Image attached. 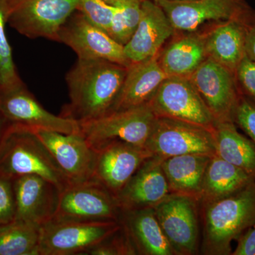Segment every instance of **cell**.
Segmentation results:
<instances>
[{"label":"cell","mask_w":255,"mask_h":255,"mask_svg":"<svg viewBox=\"0 0 255 255\" xmlns=\"http://www.w3.org/2000/svg\"><path fill=\"white\" fill-rule=\"evenodd\" d=\"M216 155L255 177V145L240 133L234 122H216L214 127Z\"/></svg>","instance_id":"obj_26"},{"label":"cell","mask_w":255,"mask_h":255,"mask_svg":"<svg viewBox=\"0 0 255 255\" xmlns=\"http://www.w3.org/2000/svg\"><path fill=\"white\" fill-rule=\"evenodd\" d=\"M152 1H155V2H156V1H159V0H152Z\"/></svg>","instance_id":"obj_38"},{"label":"cell","mask_w":255,"mask_h":255,"mask_svg":"<svg viewBox=\"0 0 255 255\" xmlns=\"http://www.w3.org/2000/svg\"><path fill=\"white\" fill-rule=\"evenodd\" d=\"M96 150L93 179L114 196L122 191L143 162L153 156L146 147L120 140L107 142Z\"/></svg>","instance_id":"obj_16"},{"label":"cell","mask_w":255,"mask_h":255,"mask_svg":"<svg viewBox=\"0 0 255 255\" xmlns=\"http://www.w3.org/2000/svg\"><path fill=\"white\" fill-rule=\"evenodd\" d=\"M39 229L17 220L0 226V255H40Z\"/></svg>","instance_id":"obj_27"},{"label":"cell","mask_w":255,"mask_h":255,"mask_svg":"<svg viewBox=\"0 0 255 255\" xmlns=\"http://www.w3.org/2000/svg\"><path fill=\"white\" fill-rule=\"evenodd\" d=\"M0 110L9 124L65 134L80 132L77 121L47 111L23 82L0 89Z\"/></svg>","instance_id":"obj_11"},{"label":"cell","mask_w":255,"mask_h":255,"mask_svg":"<svg viewBox=\"0 0 255 255\" xmlns=\"http://www.w3.org/2000/svg\"><path fill=\"white\" fill-rule=\"evenodd\" d=\"M248 14L242 18L222 21L204 34L208 58L234 73L246 55L245 21Z\"/></svg>","instance_id":"obj_21"},{"label":"cell","mask_w":255,"mask_h":255,"mask_svg":"<svg viewBox=\"0 0 255 255\" xmlns=\"http://www.w3.org/2000/svg\"><path fill=\"white\" fill-rule=\"evenodd\" d=\"M233 122L249 135L255 145V103L240 97L233 116Z\"/></svg>","instance_id":"obj_33"},{"label":"cell","mask_w":255,"mask_h":255,"mask_svg":"<svg viewBox=\"0 0 255 255\" xmlns=\"http://www.w3.org/2000/svg\"><path fill=\"white\" fill-rule=\"evenodd\" d=\"M246 54L255 61V13L252 11L246 16Z\"/></svg>","instance_id":"obj_36"},{"label":"cell","mask_w":255,"mask_h":255,"mask_svg":"<svg viewBox=\"0 0 255 255\" xmlns=\"http://www.w3.org/2000/svg\"><path fill=\"white\" fill-rule=\"evenodd\" d=\"M157 117L214 128L216 119L189 78L167 77L149 102Z\"/></svg>","instance_id":"obj_9"},{"label":"cell","mask_w":255,"mask_h":255,"mask_svg":"<svg viewBox=\"0 0 255 255\" xmlns=\"http://www.w3.org/2000/svg\"><path fill=\"white\" fill-rule=\"evenodd\" d=\"M207 58L205 36L195 32L174 40L158 55L159 65L167 76L186 78Z\"/></svg>","instance_id":"obj_23"},{"label":"cell","mask_w":255,"mask_h":255,"mask_svg":"<svg viewBox=\"0 0 255 255\" xmlns=\"http://www.w3.org/2000/svg\"><path fill=\"white\" fill-rule=\"evenodd\" d=\"M137 254L131 240L122 225V228L113 235L102 241L86 255H129Z\"/></svg>","instance_id":"obj_31"},{"label":"cell","mask_w":255,"mask_h":255,"mask_svg":"<svg viewBox=\"0 0 255 255\" xmlns=\"http://www.w3.org/2000/svg\"><path fill=\"white\" fill-rule=\"evenodd\" d=\"M121 223L131 240L137 254L174 255L153 208L123 211Z\"/></svg>","instance_id":"obj_22"},{"label":"cell","mask_w":255,"mask_h":255,"mask_svg":"<svg viewBox=\"0 0 255 255\" xmlns=\"http://www.w3.org/2000/svg\"><path fill=\"white\" fill-rule=\"evenodd\" d=\"M204 103L216 122H233L240 95L236 73L207 58L190 76Z\"/></svg>","instance_id":"obj_14"},{"label":"cell","mask_w":255,"mask_h":255,"mask_svg":"<svg viewBox=\"0 0 255 255\" xmlns=\"http://www.w3.org/2000/svg\"><path fill=\"white\" fill-rule=\"evenodd\" d=\"M9 126V124L4 118L2 112L0 110V147H1V143H2L3 140H4L5 134H6Z\"/></svg>","instance_id":"obj_37"},{"label":"cell","mask_w":255,"mask_h":255,"mask_svg":"<svg viewBox=\"0 0 255 255\" xmlns=\"http://www.w3.org/2000/svg\"><path fill=\"white\" fill-rule=\"evenodd\" d=\"M158 55L132 63L127 68L123 85L112 112L139 107L150 102L161 84L168 77L159 65Z\"/></svg>","instance_id":"obj_20"},{"label":"cell","mask_w":255,"mask_h":255,"mask_svg":"<svg viewBox=\"0 0 255 255\" xmlns=\"http://www.w3.org/2000/svg\"><path fill=\"white\" fill-rule=\"evenodd\" d=\"M235 73L238 83L255 101V61L245 55Z\"/></svg>","instance_id":"obj_34"},{"label":"cell","mask_w":255,"mask_h":255,"mask_svg":"<svg viewBox=\"0 0 255 255\" xmlns=\"http://www.w3.org/2000/svg\"><path fill=\"white\" fill-rule=\"evenodd\" d=\"M174 29L164 10L155 1L142 0L140 21L124 53L130 63H136L159 54Z\"/></svg>","instance_id":"obj_18"},{"label":"cell","mask_w":255,"mask_h":255,"mask_svg":"<svg viewBox=\"0 0 255 255\" xmlns=\"http://www.w3.org/2000/svg\"><path fill=\"white\" fill-rule=\"evenodd\" d=\"M115 9L110 36L125 46L136 29L142 0H105Z\"/></svg>","instance_id":"obj_28"},{"label":"cell","mask_w":255,"mask_h":255,"mask_svg":"<svg viewBox=\"0 0 255 255\" xmlns=\"http://www.w3.org/2000/svg\"><path fill=\"white\" fill-rule=\"evenodd\" d=\"M122 210L107 188L92 179L71 184L60 192L54 217L56 221H121Z\"/></svg>","instance_id":"obj_8"},{"label":"cell","mask_w":255,"mask_h":255,"mask_svg":"<svg viewBox=\"0 0 255 255\" xmlns=\"http://www.w3.org/2000/svg\"><path fill=\"white\" fill-rule=\"evenodd\" d=\"M122 226L121 221H50L39 229V254L86 255Z\"/></svg>","instance_id":"obj_6"},{"label":"cell","mask_w":255,"mask_h":255,"mask_svg":"<svg viewBox=\"0 0 255 255\" xmlns=\"http://www.w3.org/2000/svg\"><path fill=\"white\" fill-rule=\"evenodd\" d=\"M203 252L231 254V243L255 224V179L236 194L205 204Z\"/></svg>","instance_id":"obj_3"},{"label":"cell","mask_w":255,"mask_h":255,"mask_svg":"<svg viewBox=\"0 0 255 255\" xmlns=\"http://www.w3.org/2000/svg\"><path fill=\"white\" fill-rule=\"evenodd\" d=\"M0 174L39 176L60 192L71 185L46 145L30 128L9 124L0 147Z\"/></svg>","instance_id":"obj_2"},{"label":"cell","mask_w":255,"mask_h":255,"mask_svg":"<svg viewBox=\"0 0 255 255\" xmlns=\"http://www.w3.org/2000/svg\"><path fill=\"white\" fill-rule=\"evenodd\" d=\"M77 11L89 22L110 35L115 13L112 5L105 0H80Z\"/></svg>","instance_id":"obj_30"},{"label":"cell","mask_w":255,"mask_h":255,"mask_svg":"<svg viewBox=\"0 0 255 255\" xmlns=\"http://www.w3.org/2000/svg\"><path fill=\"white\" fill-rule=\"evenodd\" d=\"M211 157L204 155L173 156L162 159V165L170 193L201 197L206 168Z\"/></svg>","instance_id":"obj_24"},{"label":"cell","mask_w":255,"mask_h":255,"mask_svg":"<svg viewBox=\"0 0 255 255\" xmlns=\"http://www.w3.org/2000/svg\"><path fill=\"white\" fill-rule=\"evenodd\" d=\"M197 201L193 196L170 193L153 207L174 255H191L197 253Z\"/></svg>","instance_id":"obj_10"},{"label":"cell","mask_w":255,"mask_h":255,"mask_svg":"<svg viewBox=\"0 0 255 255\" xmlns=\"http://www.w3.org/2000/svg\"><path fill=\"white\" fill-rule=\"evenodd\" d=\"M8 0H0V89L23 82L13 59L12 50L6 33Z\"/></svg>","instance_id":"obj_29"},{"label":"cell","mask_w":255,"mask_h":255,"mask_svg":"<svg viewBox=\"0 0 255 255\" xmlns=\"http://www.w3.org/2000/svg\"><path fill=\"white\" fill-rule=\"evenodd\" d=\"M156 119L147 104L78 123L80 133L95 149L113 140L145 147Z\"/></svg>","instance_id":"obj_4"},{"label":"cell","mask_w":255,"mask_h":255,"mask_svg":"<svg viewBox=\"0 0 255 255\" xmlns=\"http://www.w3.org/2000/svg\"><path fill=\"white\" fill-rule=\"evenodd\" d=\"M57 41L72 48L79 59H102L128 68L131 63L124 46L105 31L89 22L81 13L72 14L64 23Z\"/></svg>","instance_id":"obj_15"},{"label":"cell","mask_w":255,"mask_h":255,"mask_svg":"<svg viewBox=\"0 0 255 255\" xmlns=\"http://www.w3.org/2000/svg\"><path fill=\"white\" fill-rule=\"evenodd\" d=\"M33 130L53 155L70 184L93 179L97 150L80 132L65 134L44 129Z\"/></svg>","instance_id":"obj_13"},{"label":"cell","mask_w":255,"mask_h":255,"mask_svg":"<svg viewBox=\"0 0 255 255\" xmlns=\"http://www.w3.org/2000/svg\"><path fill=\"white\" fill-rule=\"evenodd\" d=\"M162 159L157 156L147 159L116 196L122 212L153 208L170 194Z\"/></svg>","instance_id":"obj_19"},{"label":"cell","mask_w":255,"mask_h":255,"mask_svg":"<svg viewBox=\"0 0 255 255\" xmlns=\"http://www.w3.org/2000/svg\"><path fill=\"white\" fill-rule=\"evenodd\" d=\"M174 31L195 32L204 23L242 18L251 11L243 0H159Z\"/></svg>","instance_id":"obj_12"},{"label":"cell","mask_w":255,"mask_h":255,"mask_svg":"<svg viewBox=\"0 0 255 255\" xmlns=\"http://www.w3.org/2000/svg\"><path fill=\"white\" fill-rule=\"evenodd\" d=\"M255 179V177L219 156H213L206 168L199 201L207 204L227 197L241 191Z\"/></svg>","instance_id":"obj_25"},{"label":"cell","mask_w":255,"mask_h":255,"mask_svg":"<svg viewBox=\"0 0 255 255\" xmlns=\"http://www.w3.org/2000/svg\"><path fill=\"white\" fill-rule=\"evenodd\" d=\"M153 156L216 155L214 128L177 119L157 117L145 145Z\"/></svg>","instance_id":"obj_7"},{"label":"cell","mask_w":255,"mask_h":255,"mask_svg":"<svg viewBox=\"0 0 255 255\" xmlns=\"http://www.w3.org/2000/svg\"><path fill=\"white\" fill-rule=\"evenodd\" d=\"M127 68L108 60L78 58L66 75L70 102L62 116L83 122L110 113Z\"/></svg>","instance_id":"obj_1"},{"label":"cell","mask_w":255,"mask_h":255,"mask_svg":"<svg viewBox=\"0 0 255 255\" xmlns=\"http://www.w3.org/2000/svg\"><path fill=\"white\" fill-rule=\"evenodd\" d=\"M80 0H8L6 22L29 38L57 41L60 28L77 11Z\"/></svg>","instance_id":"obj_5"},{"label":"cell","mask_w":255,"mask_h":255,"mask_svg":"<svg viewBox=\"0 0 255 255\" xmlns=\"http://www.w3.org/2000/svg\"><path fill=\"white\" fill-rule=\"evenodd\" d=\"M233 255H255V226L250 228L238 238Z\"/></svg>","instance_id":"obj_35"},{"label":"cell","mask_w":255,"mask_h":255,"mask_svg":"<svg viewBox=\"0 0 255 255\" xmlns=\"http://www.w3.org/2000/svg\"><path fill=\"white\" fill-rule=\"evenodd\" d=\"M16 216L13 179L0 174V226L11 222Z\"/></svg>","instance_id":"obj_32"},{"label":"cell","mask_w":255,"mask_h":255,"mask_svg":"<svg viewBox=\"0 0 255 255\" xmlns=\"http://www.w3.org/2000/svg\"><path fill=\"white\" fill-rule=\"evenodd\" d=\"M15 219L41 228L54 217L60 191L39 176L29 174L13 179Z\"/></svg>","instance_id":"obj_17"}]
</instances>
